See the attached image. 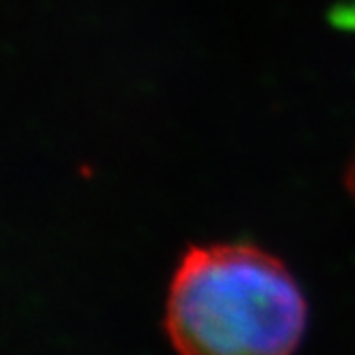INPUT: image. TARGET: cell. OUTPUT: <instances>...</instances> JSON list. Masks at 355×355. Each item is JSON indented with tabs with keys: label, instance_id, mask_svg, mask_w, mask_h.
Listing matches in <instances>:
<instances>
[{
	"label": "cell",
	"instance_id": "6da1fadb",
	"mask_svg": "<svg viewBox=\"0 0 355 355\" xmlns=\"http://www.w3.org/2000/svg\"><path fill=\"white\" fill-rule=\"evenodd\" d=\"M307 300L293 272L252 243L198 245L182 254L166 295L178 355H293Z\"/></svg>",
	"mask_w": 355,
	"mask_h": 355
},
{
	"label": "cell",
	"instance_id": "7a4b0ae2",
	"mask_svg": "<svg viewBox=\"0 0 355 355\" xmlns=\"http://www.w3.org/2000/svg\"><path fill=\"white\" fill-rule=\"evenodd\" d=\"M346 187H349V194L353 196V201H355V153H353V157L349 162V168H346Z\"/></svg>",
	"mask_w": 355,
	"mask_h": 355
}]
</instances>
